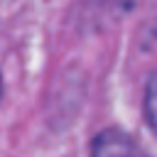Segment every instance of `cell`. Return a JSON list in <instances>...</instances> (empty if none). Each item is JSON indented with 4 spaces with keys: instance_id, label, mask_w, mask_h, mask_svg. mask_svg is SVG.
<instances>
[{
    "instance_id": "cell-3",
    "label": "cell",
    "mask_w": 157,
    "mask_h": 157,
    "mask_svg": "<svg viewBox=\"0 0 157 157\" xmlns=\"http://www.w3.org/2000/svg\"><path fill=\"white\" fill-rule=\"evenodd\" d=\"M0 93H2V81H0Z\"/></svg>"
},
{
    "instance_id": "cell-2",
    "label": "cell",
    "mask_w": 157,
    "mask_h": 157,
    "mask_svg": "<svg viewBox=\"0 0 157 157\" xmlns=\"http://www.w3.org/2000/svg\"><path fill=\"white\" fill-rule=\"evenodd\" d=\"M145 115H147V123L152 125V130L157 132V71L152 74L147 91H145Z\"/></svg>"
},
{
    "instance_id": "cell-1",
    "label": "cell",
    "mask_w": 157,
    "mask_h": 157,
    "mask_svg": "<svg viewBox=\"0 0 157 157\" xmlns=\"http://www.w3.org/2000/svg\"><path fill=\"white\" fill-rule=\"evenodd\" d=\"M91 157H147V152L123 130L108 128L93 137Z\"/></svg>"
}]
</instances>
